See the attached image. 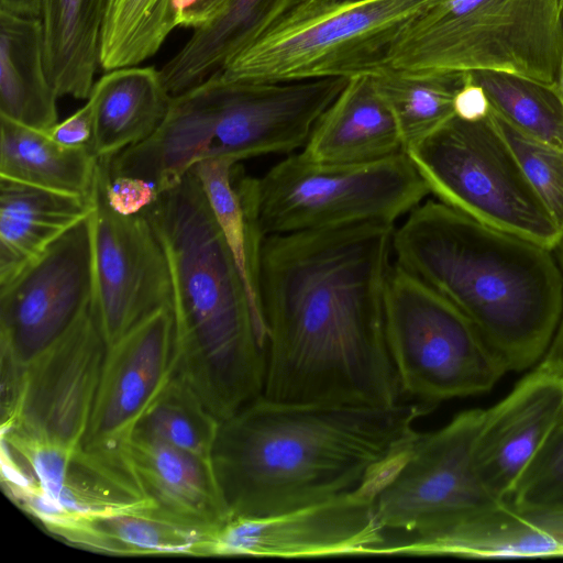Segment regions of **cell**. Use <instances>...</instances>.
Segmentation results:
<instances>
[{
  "label": "cell",
  "mask_w": 563,
  "mask_h": 563,
  "mask_svg": "<svg viewBox=\"0 0 563 563\" xmlns=\"http://www.w3.org/2000/svg\"><path fill=\"white\" fill-rule=\"evenodd\" d=\"M395 228L367 222L263 239L264 399L383 407L404 401L385 333Z\"/></svg>",
  "instance_id": "6da1fadb"
},
{
  "label": "cell",
  "mask_w": 563,
  "mask_h": 563,
  "mask_svg": "<svg viewBox=\"0 0 563 563\" xmlns=\"http://www.w3.org/2000/svg\"><path fill=\"white\" fill-rule=\"evenodd\" d=\"M434 407L288 405L262 396L221 420L211 463L229 518L275 516L383 487Z\"/></svg>",
  "instance_id": "7a4b0ae2"
},
{
  "label": "cell",
  "mask_w": 563,
  "mask_h": 563,
  "mask_svg": "<svg viewBox=\"0 0 563 563\" xmlns=\"http://www.w3.org/2000/svg\"><path fill=\"white\" fill-rule=\"evenodd\" d=\"M393 257L460 309L508 371L545 355L563 314L553 249L426 199L395 228Z\"/></svg>",
  "instance_id": "3957f363"
},
{
  "label": "cell",
  "mask_w": 563,
  "mask_h": 563,
  "mask_svg": "<svg viewBox=\"0 0 563 563\" xmlns=\"http://www.w3.org/2000/svg\"><path fill=\"white\" fill-rule=\"evenodd\" d=\"M142 213L169 268L175 374L224 420L263 394L266 331L192 170Z\"/></svg>",
  "instance_id": "277c9868"
},
{
  "label": "cell",
  "mask_w": 563,
  "mask_h": 563,
  "mask_svg": "<svg viewBox=\"0 0 563 563\" xmlns=\"http://www.w3.org/2000/svg\"><path fill=\"white\" fill-rule=\"evenodd\" d=\"M340 88H263L214 74L172 97L156 132L129 150V165L165 190L206 159L297 153Z\"/></svg>",
  "instance_id": "5b68a950"
},
{
  "label": "cell",
  "mask_w": 563,
  "mask_h": 563,
  "mask_svg": "<svg viewBox=\"0 0 563 563\" xmlns=\"http://www.w3.org/2000/svg\"><path fill=\"white\" fill-rule=\"evenodd\" d=\"M440 0H303L262 18L219 73L254 87L376 75L399 32Z\"/></svg>",
  "instance_id": "8992f818"
},
{
  "label": "cell",
  "mask_w": 563,
  "mask_h": 563,
  "mask_svg": "<svg viewBox=\"0 0 563 563\" xmlns=\"http://www.w3.org/2000/svg\"><path fill=\"white\" fill-rule=\"evenodd\" d=\"M562 0H440L388 48L387 69L442 77L506 71L556 85Z\"/></svg>",
  "instance_id": "52a82bcc"
},
{
  "label": "cell",
  "mask_w": 563,
  "mask_h": 563,
  "mask_svg": "<svg viewBox=\"0 0 563 563\" xmlns=\"http://www.w3.org/2000/svg\"><path fill=\"white\" fill-rule=\"evenodd\" d=\"M236 180L263 238L367 222L395 224L431 195L407 153L338 166L309 162L297 152L257 178L239 166Z\"/></svg>",
  "instance_id": "ba28073f"
},
{
  "label": "cell",
  "mask_w": 563,
  "mask_h": 563,
  "mask_svg": "<svg viewBox=\"0 0 563 563\" xmlns=\"http://www.w3.org/2000/svg\"><path fill=\"white\" fill-rule=\"evenodd\" d=\"M385 333L407 401L434 407L484 394L509 372L460 309L395 262L385 290Z\"/></svg>",
  "instance_id": "9c48e42d"
},
{
  "label": "cell",
  "mask_w": 563,
  "mask_h": 563,
  "mask_svg": "<svg viewBox=\"0 0 563 563\" xmlns=\"http://www.w3.org/2000/svg\"><path fill=\"white\" fill-rule=\"evenodd\" d=\"M407 155L437 200L487 225L555 249L562 230L490 114L453 117Z\"/></svg>",
  "instance_id": "30bf717a"
},
{
  "label": "cell",
  "mask_w": 563,
  "mask_h": 563,
  "mask_svg": "<svg viewBox=\"0 0 563 563\" xmlns=\"http://www.w3.org/2000/svg\"><path fill=\"white\" fill-rule=\"evenodd\" d=\"M484 409L464 410L442 428L419 433L408 455L374 499L386 540L380 555H423L460 525L495 508L474 467Z\"/></svg>",
  "instance_id": "8fae6325"
},
{
  "label": "cell",
  "mask_w": 563,
  "mask_h": 563,
  "mask_svg": "<svg viewBox=\"0 0 563 563\" xmlns=\"http://www.w3.org/2000/svg\"><path fill=\"white\" fill-rule=\"evenodd\" d=\"M1 481L8 497L51 533L85 518L155 509L129 450L66 446L3 430Z\"/></svg>",
  "instance_id": "7c38bea8"
},
{
  "label": "cell",
  "mask_w": 563,
  "mask_h": 563,
  "mask_svg": "<svg viewBox=\"0 0 563 563\" xmlns=\"http://www.w3.org/2000/svg\"><path fill=\"white\" fill-rule=\"evenodd\" d=\"M109 170L98 161L90 214L92 307L107 346L136 324L170 307V274L163 247L143 213L122 216L109 205Z\"/></svg>",
  "instance_id": "4fadbf2b"
},
{
  "label": "cell",
  "mask_w": 563,
  "mask_h": 563,
  "mask_svg": "<svg viewBox=\"0 0 563 563\" xmlns=\"http://www.w3.org/2000/svg\"><path fill=\"white\" fill-rule=\"evenodd\" d=\"M93 290L88 216L0 285V355L25 367L91 307Z\"/></svg>",
  "instance_id": "5bb4252c"
},
{
  "label": "cell",
  "mask_w": 563,
  "mask_h": 563,
  "mask_svg": "<svg viewBox=\"0 0 563 563\" xmlns=\"http://www.w3.org/2000/svg\"><path fill=\"white\" fill-rule=\"evenodd\" d=\"M107 347L91 305L25 366L18 406L1 431L15 430L56 444L80 445Z\"/></svg>",
  "instance_id": "9a60e30c"
},
{
  "label": "cell",
  "mask_w": 563,
  "mask_h": 563,
  "mask_svg": "<svg viewBox=\"0 0 563 563\" xmlns=\"http://www.w3.org/2000/svg\"><path fill=\"white\" fill-rule=\"evenodd\" d=\"M380 487L262 518H232L217 531L211 556L314 558L380 555L375 517Z\"/></svg>",
  "instance_id": "2e32d148"
},
{
  "label": "cell",
  "mask_w": 563,
  "mask_h": 563,
  "mask_svg": "<svg viewBox=\"0 0 563 563\" xmlns=\"http://www.w3.org/2000/svg\"><path fill=\"white\" fill-rule=\"evenodd\" d=\"M174 375V320L165 307L107 347L82 448L128 450L137 422Z\"/></svg>",
  "instance_id": "e0dca14e"
},
{
  "label": "cell",
  "mask_w": 563,
  "mask_h": 563,
  "mask_svg": "<svg viewBox=\"0 0 563 563\" xmlns=\"http://www.w3.org/2000/svg\"><path fill=\"white\" fill-rule=\"evenodd\" d=\"M562 422L563 376L542 364L484 409L473 457L487 493L508 503L526 467Z\"/></svg>",
  "instance_id": "ac0fdd59"
},
{
  "label": "cell",
  "mask_w": 563,
  "mask_h": 563,
  "mask_svg": "<svg viewBox=\"0 0 563 563\" xmlns=\"http://www.w3.org/2000/svg\"><path fill=\"white\" fill-rule=\"evenodd\" d=\"M299 153L322 165L352 166L406 153L395 120L371 75L345 79Z\"/></svg>",
  "instance_id": "d6986e66"
},
{
  "label": "cell",
  "mask_w": 563,
  "mask_h": 563,
  "mask_svg": "<svg viewBox=\"0 0 563 563\" xmlns=\"http://www.w3.org/2000/svg\"><path fill=\"white\" fill-rule=\"evenodd\" d=\"M128 450L155 504V512L210 528H219L230 519L211 462L158 439L136 434Z\"/></svg>",
  "instance_id": "ffe728a7"
},
{
  "label": "cell",
  "mask_w": 563,
  "mask_h": 563,
  "mask_svg": "<svg viewBox=\"0 0 563 563\" xmlns=\"http://www.w3.org/2000/svg\"><path fill=\"white\" fill-rule=\"evenodd\" d=\"M170 100L153 66L108 70L93 84L88 98L95 119L93 157L108 162L147 140L164 121Z\"/></svg>",
  "instance_id": "44dd1931"
},
{
  "label": "cell",
  "mask_w": 563,
  "mask_h": 563,
  "mask_svg": "<svg viewBox=\"0 0 563 563\" xmlns=\"http://www.w3.org/2000/svg\"><path fill=\"white\" fill-rule=\"evenodd\" d=\"M92 210L91 198L0 177V285Z\"/></svg>",
  "instance_id": "7402d4cb"
},
{
  "label": "cell",
  "mask_w": 563,
  "mask_h": 563,
  "mask_svg": "<svg viewBox=\"0 0 563 563\" xmlns=\"http://www.w3.org/2000/svg\"><path fill=\"white\" fill-rule=\"evenodd\" d=\"M41 18L0 8V117L49 132L58 123Z\"/></svg>",
  "instance_id": "603a6c76"
},
{
  "label": "cell",
  "mask_w": 563,
  "mask_h": 563,
  "mask_svg": "<svg viewBox=\"0 0 563 563\" xmlns=\"http://www.w3.org/2000/svg\"><path fill=\"white\" fill-rule=\"evenodd\" d=\"M423 555L563 556V515L521 512L504 503L440 537Z\"/></svg>",
  "instance_id": "cb8c5ba5"
},
{
  "label": "cell",
  "mask_w": 563,
  "mask_h": 563,
  "mask_svg": "<svg viewBox=\"0 0 563 563\" xmlns=\"http://www.w3.org/2000/svg\"><path fill=\"white\" fill-rule=\"evenodd\" d=\"M219 528L184 523L150 510L85 518L54 534L81 548L118 555L211 556Z\"/></svg>",
  "instance_id": "d4e9b609"
},
{
  "label": "cell",
  "mask_w": 563,
  "mask_h": 563,
  "mask_svg": "<svg viewBox=\"0 0 563 563\" xmlns=\"http://www.w3.org/2000/svg\"><path fill=\"white\" fill-rule=\"evenodd\" d=\"M108 0H42L48 78L58 97L88 99Z\"/></svg>",
  "instance_id": "484cf974"
},
{
  "label": "cell",
  "mask_w": 563,
  "mask_h": 563,
  "mask_svg": "<svg viewBox=\"0 0 563 563\" xmlns=\"http://www.w3.org/2000/svg\"><path fill=\"white\" fill-rule=\"evenodd\" d=\"M97 163L89 150L63 146L47 132L0 117V177L91 198Z\"/></svg>",
  "instance_id": "4316f807"
},
{
  "label": "cell",
  "mask_w": 563,
  "mask_h": 563,
  "mask_svg": "<svg viewBox=\"0 0 563 563\" xmlns=\"http://www.w3.org/2000/svg\"><path fill=\"white\" fill-rule=\"evenodd\" d=\"M266 0H229L210 21L194 29L184 46L159 69L176 96L222 70L245 35L262 18Z\"/></svg>",
  "instance_id": "83f0119b"
},
{
  "label": "cell",
  "mask_w": 563,
  "mask_h": 563,
  "mask_svg": "<svg viewBox=\"0 0 563 563\" xmlns=\"http://www.w3.org/2000/svg\"><path fill=\"white\" fill-rule=\"evenodd\" d=\"M235 164L230 158H210L198 163L191 170L201 184L256 318L265 329L258 295V257L264 238L257 230L247 200L234 180Z\"/></svg>",
  "instance_id": "f1b7e54d"
},
{
  "label": "cell",
  "mask_w": 563,
  "mask_h": 563,
  "mask_svg": "<svg viewBox=\"0 0 563 563\" xmlns=\"http://www.w3.org/2000/svg\"><path fill=\"white\" fill-rule=\"evenodd\" d=\"M463 80L464 74L428 77L385 69L372 75L373 87L393 115L406 152L455 115L453 101Z\"/></svg>",
  "instance_id": "f546056e"
},
{
  "label": "cell",
  "mask_w": 563,
  "mask_h": 563,
  "mask_svg": "<svg viewBox=\"0 0 563 563\" xmlns=\"http://www.w3.org/2000/svg\"><path fill=\"white\" fill-rule=\"evenodd\" d=\"M175 0H108L99 65L104 70L137 66L153 57L178 27Z\"/></svg>",
  "instance_id": "4dcf8cb0"
},
{
  "label": "cell",
  "mask_w": 563,
  "mask_h": 563,
  "mask_svg": "<svg viewBox=\"0 0 563 563\" xmlns=\"http://www.w3.org/2000/svg\"><path fill=\"white\" fill-rule=\"evenodd\" d=\"M471 75L495 113L521 132L563 147V101L556 85L506 71Z\"/></svg>",
  "instance_id": "1f68e13d"
},
{
  "label": "cell",
  "mask_w": 563,
  "mask_h": 563,
  "mask_svg": "<svg viewBox=\"0 0 563 563\" xmlns=\"http://www.w3.org/2000/svg\"><path fill=\"white\" fill-rule=\"evenodd\" d=\"M220 420L174 375L144 412L133 434L158 439L211 462Z\"/></svg>",
  "instance_id": "d6a6232c"
},
{
  "label": "cell",
  "mask_w": 563,
  "mask_h": 563,
  "mask_svg": "<svg viewBox=\"0 0 563 563\" xmlns=\"http://www.w3.org/2000/svg\"><path fill=\"white\" fill-rule=\"evenodd\" d=\"M521 169L563 232V147L521 132L489 112Z\"/></svg>",
  "instance_id": "836d02e7"
},
{
  "label": "cell",
  "mask_w": 563,
  "mask_h": 563,
  "mask_svg": "<svg viewBox=\"0 0 563 563\" xmlns=\"http://www.w3.org/2000/svg\"><path fill=\"white\" fill-rule=\"evenodd\" d=\"M508 503L521 512L563 515V422L526 467Z\"/></svg>",
  "instance_id": "e575fe53"
},
{
  "label": "cell",
  "mask_w": 563,
  "mask_h": 563,
  "mask_svg": "<svg viewBox=\"0 0 563 563\" xmlns=\"http://www.w3.org/2000/svg\"><path fill=\"white\" fill-rule=\"evenodd\" d=\"M110 207L122 216L142 213L158 198L159 191L150 181L133 176H110L106 186Z\"/></svg>",
  "instance_id": "d590c367"
},
{
  "label": "cell",
  "mask_w": 563,
  "mask_h": 563,
  "mask_svg": "<svg viewBox=\"0 0 563 563\" xmlns=\"http://www.w3.org/2000/svg\"><path fill=\"white\" fill-rule=\"evenodd\" d=\"M93 131V110L91 103L87 101L80 109L64 121L58 122L47 133L55 142L63 146L90 151Z\"/></svg>",
  "instance_id": "8d00e7d4"
},
{
  "label": "cell",
  "mask_w": 563,
  "mask_h": 563,
  "mask_svg": "<svg viewBox=\"0 0 563 563\" xmlns=\"http://www.w3.org/2000/svg\"><path fill=\"white\" fill-rule=\"evenodd\" d=\"M453 108L455 117L464 121L475 122L488 117L489 100L471 73L464 74L463 84L454 97Z\"/></svg>",
  "instance_id": "74e56055"
},
{
  "label": "cell",
  "mask_w": 563,
  "mask_h": 563,
  "mask_svg": "<svg viewBox=\"0 0 563 563\" xmlns=\"http://www.w3.org/2000/svg\"><path fill=\"white\" fill-rule=\"evenodd\" d=\"M229 0H175L177 26L192 30L214 18Z\"/></svg>",
  "instance_id": "f35d334b"
},
{
  "label": "cell",
  "mask_w": 563,
  "mask_h": 563,
  "mask_svg": "<svg viewBox=\"0 0 563 563\" xmlns=\"http://www.w3.org/2000/svg\"><path fill=\"white\" fill-rule=\"evenodd\" d=\"M554 252L563 273V234ZM540 364L563 376V314L553 341Z\"/></svg>",
  "instance_id": "ab89813d"
},
{
  "label": "cell",
  "mask_w": 563,
  "mask_h": 563,
  "mask_svg": "<svg viewBox=\"0 0 563 563\" xmlns=\"http://www.w3.org/2000/svg\"><path fill=\"white\" fill-rule=\"evenodd\" d=\"M0 8L21 15L40 16L42 0H0Z\"/></svg>",
  "instance_id": "60d3db41"
},
{
  "label": "cell",
  "mask_w": 563,
  "mask_h": 563,
  "mask_svg": "<svg viewBox=\"0 0 563 563\" xmlns=\"http://www.w3.org/2000/svg\"><path fill=\"white\" fill-rule=\"evenodd\" d=\"M561 24H562V52H561V62H560V69H559L556 86H558L560 96L563 101V0H562V8H561Z\"/></svg>",
  "instance_id": "b9f144b4"
}]
</instances>
